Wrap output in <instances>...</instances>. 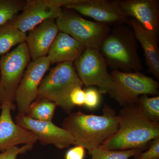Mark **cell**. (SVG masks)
I'll use <instances>...</instances> for the list:
<instances>
[{"label":"cell","instance_id":"obj_1","mask_svg":"<svg viewBox=\"0 0 159 159\" xmlns=\"http://www.w3.org/2000/svg\"><path fill=\"white\" fill-rule=\"evenodd\" d=\"M118 130L101 146L107 150H145L159 137V123L148 119L138 103L123 107L118 116Z\"/></svg>","mask_w":159,"mask_h":159},{"label":"cell","instance_id":"obj_2","mask_svg":"<svg viewBox=\"0 0 159 159\" xmlns=\"http://www.w3.org/2000/svg\"><path fill=\"white\" fill-rule=\"evenodd\" d=\"M62 125L74 137L75 145L89 152L101 147L116 133L118 115L114 109L106 104L101 116L88 115L80 111L72 112Z\"/></svg>","mask_w":159,"mask_h":159},{"label":"cell","instance_id":"obj_3","mask_svg":"<svg viewBox=\"0 0 159 159\" xmlns=\"http://www.w3.org/2000/svg\"><path fill=\"white\" fill-rule=\"evenodd\" d=\"M119 27L103 40L99 52L113 70L140 72L142 67L133 31L125 26Z\"/></svg>","mask_w":159,"mask_h":159},{"label":"cell","instance_id":"obj_4","mask_svg":"<svg viewBox=\"0 0 159 159\" xmlns=\"http://www.w3.org/2000/svg\"><path fill=\"white\" fill-rule=\"evenodd\" d=\"M83 86L74 63L57 64L44 77L39 88L36 99H48L69 114L75 107L70 102V94L75 88Z\"/></svg>","mask_w":159,"mask_h":159},{"label":"cell","instance_id":"obj_5","mask_svg":"<svg viewBox=\"0 0 159 159\" xmlns=\"http://www.w3.org/2000/svg\"><path fill=\"white\" fill-rule=\"evenodd\" d=\"M110 74L114 87L109 94L122 107L137 103L142 95L158 96V83L141 72L113 70Z\"/></svg>","mask_w":159,"mask_h":159},{"label":"cell","instance_id":"obj_6","mask_svg":"<svg viewBox=\"0 0 159 159\" xmlns=\"http://www.w3.org/2000/svg\"><path fill=\"white\" fill-rule=\"evenodd\" d=\"M26 42L18 45L0 59V106L14 104L15 95L31 59Z\"/></svg>","mask_w":159,"mask_h":159},{"label":"cell","instance_id":"obj_7","mask_svg":"<svg viewBox=\"0 0 159 159\" xmlns=\"http://www.w3.org/2000/svg\"><path fill=\"white\" fill-rule=\"evenodd\" d=\"M66 9L62 10L55 20L59 31L70 35L85 48L99 50L110 32L109 25L89 20Z\"/></svg>","mask_w":159,"mask_h":159},{"label":"cell","instance_id":"obj_8","mask_svg":"<svg viewBox=\"0 0 159 159\" xmlns=\"http://www.w3.org/2000/svg\"><path fill=\"white\" fill-rule=\"evenodd\" d=\"M74 65L84 85L97 86L101 94H109L113 89L108 66L98 49L85 48Z\"/></svg>","mask_w":159,"mask_h":159},{"label":"cell","instance_id":"obj_9","mask_svg":"<svg viewBox=\"0 0 159 159\" xmlns=\"http://www.w3.org/2000/svg\"><path fill=\"white\" fill-rule=\"evenodd\" d=\"M50 65L47 57L29 63L15 95L18 114L25 115L31 103L36 99L40 84Z\"/></svg>","mask_w":159,"mask_h":159},{"label":"cell","instance_id":"obj_10","mask_svg":"<svg viewBox=\"0 0 159 159\" xmlns=\"http://www.w3.org/2000/svg\"><path fill=\"white\" fill-rule=\"evenodd\" d=\"M15 122L34 134L41 145H53L61 149L75 145V140L72 135L52 121H38L31 119L25 115L18 114Z\"/></svg>","mask_w":159,"mask_h":159},{"label":"cell","instance_id":"obj_11","mask_svg":"<svg viewBox=\"0 0 159 159\" xmlns=\"http://www.w3.org/2000/svg\"><path fill=\"white\" fill-rule=\"evenodd\" d=\"M98 22L109 25L129 24V18L119 6V1L81 0L79 3L66 7Z\"/></svg>","mask_w":159,"mask_h":159},{"label":"cell","instance_id":"obj_12","mask_svg":"<svg viewBox=\"0 0 159 159\" xmlns=\"http://www.w3.org/2000/svg\"><path fill=\"white\" fill-rule=\"evenodd\" d=\"M16 105L4 102L0 106V151H4L21 144L34 145L37 138L31 132L25 129L13 121L11 113Z\"/></svg>","mask_w":159,"mask_h":159},{"label":"cell","instance_id":"obj_13","mask_svg":"<svg viewBox=\"0 0 159 159\" xmlns=\"http://www.w3.org/2000/svg\"><path fill=\"white\" fill-rule=\"evenodd\" d=\"M62 10L61 8L48 5L45 0H29L25 2L22 12L10 23L26 33L46 20L56 19Z\"/></svg>","mask_w":159,"mask_h":159},{"label":"cell","instance_id":"obj_14","mask_svg":"<svg viewBox=\"0 0 159 159\" xmlns=\"http://www.w3.org/2000/svg\"><path fill=\"white\" fill-rule=\"evenodd\" d=\"M119 6L129 18L137 21L145 29L158 33L159 2L157 0L118 1Z\"/></svg>","mask_w":159,"mask_h":159},{"label":"cell","instance_id":"obj_15","mask_svg":"<svg viewBox=\"0 0 159 159\" xmlns=\"http://www.w3.org/2000/svg\"><path fill=\"white\" fill-rule=\"evenodd\" d=\"M58 32L56 21L53 19L46 20L29 31L26 43L32 61L47 57Z\"/></svg>","mask_w":159,"mask_h":159},{"label":"cell","instance_id":"obj_16","mask_svg":"<svg viewBox=\"0 0 159 159\" xmlns=\"http://www.w3.org/2000/svg\"><path fill=\"white\" fill-rule=\"evenodd\" d=\"M128 25L131 27L136 39L139 41L142 46L149 73L159 79L158 33L145 29L134 19H129Z\"/></svg>","mask_w":159,"mask_h":159},{"label":"cell","instance_id":"obj_17","mask_svg":"<svg viewBox=\"0 0 159 159\" xmlns=\"http://www.w3.org/2000/svg\"><path fill=\"white\" fill-rule=\"evenodd\" d=\"M85 48L84 46L70 35L59 31L47 57L51 65L74 62Z\"/></svg>","mask_w":159,"mask_h":159},{"label":"cell","instance_id":"obj_18","mask_svg":"<svg viewBox=\"0 0 159 159\" xmlns=\"http://www.w3.org/2000/svg\"><path fill=\"white\" fill-rule=\"evenodd\" d=\"M27 38L26 33L20 31L10 23L0 26V55L7 54L14 46L26 42Z\"/></svg>","mask_w":159,"mask_h":159},{"label":"cell","instance_id":"obj_19","mask_svg":"<svg viewBox=\"0 0 159 159\" xmlns=\"http://www.w3.org/2000/svg\"><path fill=\"white\" fill-rule=\"evenodd\" d=\"M57 107L48 99L37 98L31 103L25 115L34 120L51 122Z\"/></svg>","mask_w":159,"mask_h":159},{"label":"cell","instance_id":"obj_20","mask_svg":"<svg viewBox=\"0 0 159 159\" xmlns=\"http://www.w3.org/2000/svg\"><path fill=\"white\" fill-rule=\"evenodd\" d=\"M25 2L16 0H0V26L12 21L19 11H23Z\"/></svg>","mask_w":159,"mask_h":159},{"label":"cell","instance_id":"obj_21","mask_svg":"<svg viewBox=\"0 0 159 159\" xmlns=\"http://www.w3.org/2000/svg\"><path fill=\"white\" fill-rule=\"evenodd\" d=\"M143 149H132L126 150H107L101 147L89 152L91 159H129L142 152Z\"/></svg>","mask_w":159,"mask_h":159},{"label":"cell","instance_id":"obj_22","mask_svg":"<svg viewBox=\"0 0 159 159\" xmlns=\"http://www.w3.org/2000/svg\"><path fill=\"white\" fill-rule=\"evenodd\" d=\"M145 116L151 121L159 122V96L148 97L142 95L139 97L137 102Z\"/></svg>","mask_w":159,"mask_h":159},{"label":"cell","instance_id":"obj_23","mask_svg":"<svg viewBox=\"0 0 159 159\" xmlns=\"http://www.w3.org/2000/svg\"><path fill=\"white\" fill-rule=\"evenodd\" d=\"M84 90L85 100L84 106L90 110L97 108L101 102V93L99 90L92 87H89Z\"/></svg>","mask_w":159,"mask_h":159},{"label":"cell","instance_id":"obj_24","mask_svg":"<svg viewBox=\"0 0 159 159\" xmlns=\"http://www.w3.org/2000/svg\"><path fill=\"white\" fill-rule=\"evenodd\" d=\"M149 143L147 150L136 155L134 156L135 159H159V137L153 139Z\"/></svg>","mask_w":159,"mask_h":159},{"label":"cell","instance_id":"obj_25","mask_svg":"<svg viewBox=\"0 0 159 159\" xmlns=\"http://www.w3.org/2000/svg\"><path fill=\"white\" fill-rule=\"evenodd\" d=\"M33 147V145H25L21 147L17 146L10 147L0 154V159H16L20 154L25 153Z\"/></svg>","mask_w":159,"mask_h":159},{"label":"cell","instance_id":"obj_26","mask_svg":"<svg viewBox=\"0 0 159 159\" xmlns=\"http://www.w3.org/2000/svg\"><path fill=\"white\" fill-rule=\"evenodd\" d=\"M85 100V92L82 87L75 88L72 91L70 95V100L71 104L74 107L84 105Z\"/></svg>","mask_w":159,"mask_h":159},{"label":"cell","instance_id":"obj_27","mask_svg":"<svg viewBox=\"0 0 159 159\" xmlns=\"http://www.w3.org/2000/svg\"><path fill=\"white\" fill-rule=\"evenodd\" d=\"M85 155V148L80 145H76L67 152L65 159H84Z\"/></svg>","mask_w":159,"mask_h":159}]
</instances>
